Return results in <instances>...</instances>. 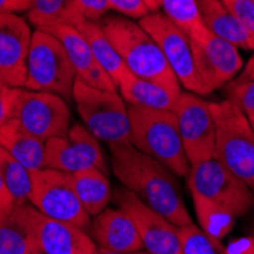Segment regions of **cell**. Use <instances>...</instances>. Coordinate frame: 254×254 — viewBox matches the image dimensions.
<instances>
[{
    "instance_id": "cell-6",
    "label": "cell",
    "mask_w": 254,
    "mask_h": 254,
    "mask_svg": "<svg viewBox=\"0 0 254 254\" xmlns=\"http://www.w3.org/2000/svg\"><path fill=\"white\" fill-rule=\"evenodd\" d=\"M76 79L75 68L63 44L52 34L35 29L29 46L23 88L48 91L68 101L73 98Z\"/></svg>"
},
{
    "instance_id": "cell-11",
    "label": "cell",
    "mask_w": 254,
    "mask_h": 254,
    "mask_svg": "<svg viewBox=\"0 0 254 254\" xmlns=\"http://www.w3.org/2000/svg\"><path fill=\"white\" fill-rule=\"evenodd\" d=\"M174 113L190 166L213 158L216 127L210 102H205L190 91H183L177 101Z\"/></svg>"
},
{
    "instance_id": "cell-37",
    "label": "cell",
    "mask_w": 254,
    "mask_h": 254,
    "mask_svg": "<svg viewBox=\"0 0 254 254\" xmlns=\"http://www.w3.org/2000/svg\"><path fill=\"white\" fill-rule=\"evenodd\" d=\"M12 205H14L12 196H11V193L8 192V189H6V186H5L2 175H0V210L11 209Z\"/></svg>"
},
{
    "instance_id": "cell-7",
    "label": "cell",
    "mask_w": 254,
    "mask_h": 254,
    "mask_svg": "<svg viewBox=\"0 0 254 254\" xmlns=\"http://www.w3.org/2000/svg\"><path fill=\"white\" fill-rule=\"evenodd\" d=\"M188 186L190 193L216 202L235 216H244L254 209V192L216 158L192 165Z\"/></svg>"
},
{
    "instance_id": "cell-15",
    "label": "cell",
    "mask_w": 254,
    "mask_h": 254,
    "mask_svg": "<svg viewBox=\"0 0 254 254\" xmlns=\"http://www.w3.org/2000/svg\"><path fill=\"white\" fill-rule=\"evenodd\" d=\"M29 218L37 247L46 254H96L98 245L87 230L44 216L31 205Z\"/></svg>"
},
{
    "instance_id": "cell-17",
    "label": "cell",
    "mask_w": 254,
    "mask_h": 254,
    "mask_svg": "<svg viewBox=\"0 0 254 254\" xmlns=\"http://www.w3.org/2000/svg\"><path fill=\"white\" fill-rule=\"evenodd\" d=\"M43 31L52 34L61 44L70 60L78 81L101 90L118 91V85L114 84L111 76L104 70L96 61L87 38L76 26L55 25L43 28Z\"/></svg>"
},
{
    "instance_id": "cell-42",
    "label": "cell",
    "mask_w": 254,
    "mask_h": 254,
    "mask_svg": "<svg viewBox=\"0 0 254 254\" xmlns=\"http://www.w3.org/2000/svg\"><path fill=\"white\" fill-rule=\"evenodd\" d=\"M29 254H46V253H43L40 248H35V250H34V251H31Z\"/></svg>"
},
{
    "instance_id": "cell-1",
    "label": "cell",
    "mask_w": 254,
    "mask_h": 254,
    "mask_svg": "<svg viewBox=\"0 0 254 254\" xmlns=\"http://www.w3.org/2000/svg\"><path fill=\"white\" fill-rule=\"evenodd\" d=\"M111 169L124 188L177 227L192 224L175 174L131 143L110 146Z\"/></svg>"
},
{
    "instance_id": "cell-12",
    "label": "cell",
    "mask_w": 254,
    "mask_h": 254,
    "mask_svg": "<svg viewBox=\"0 0 254 254\" xmlns=\"http://www.w3.org/2000/svg\"><path fill=\"white\" fill-rule=\"evenodd\" d=\"M46 168L75 174L96 168L107 172L99 140L84 125L73 124L65 137L46 140Z\"/></svg>"
},
{
    "instance_id": "cell-24",
    "label": "cell",
    "mask_w": 254,
    "mask_h": 254,
    "mask_svg": "<svg viewBox=\"0 0 254 254\" xmlns=\"http://www.w3.org/2000/svg\"><path fill=\"white\" fill-rule=\"evenodd\" d=\"M76 28L87 38L90 48H91V52H93V55H95L96 61L99 63V65L111 76L114 84L119 87L121 81L125 78V75L129 70H128V67L125 65L124 60L121 58V55L118 54L116 48L111 44V41L108 40V37L102 31L101 25L96 21L85 20V21L81 23V25H78Z\"/></svg>"
},
{
    "instance_id": "cell-2",
    "label": "cell",
    "mask_w": 254,
    "mask_h": 254,
    "mask_svg": "<svg viewBox=\"0 0 254 254\" xmlns=\"http://www.w3.org/2000/svg\"><path fill=\"white\" fill-rule=\"evenodd\" d=\"M99 25L129 72L163 85L175 95L183 93L181 84L158 44L138 23L110 15L102 18Z\"/></svg>"
},
{
    "instance_id": "cell-10",
    "label": "cell",
    "mask_w": 254,
    "mask_h": 254,
    "mask_svg": "<svg viewBox=\"0 0 254 254\" xmlns=\"http://www.w3.org/2000/svg\"><path fill=\"white\" fill-rule=\"evenodd\" d=\"M12 119H17L41 140L65 137L72 127L70 110L65 99L48 91H34L23 87L18 88Z\"/></svg>"
},
{
    "instance_id": "cell-34",
    "label": "cell",
    "mask_w": 254,
    "mask_h": 254,
    "mask_svg": "<svg viewBox=\"0 0 254 254\" xmlns=\"http://www.w3.org/2000/svg\"><path fill=\"white\" fill-rule=\"evenodd\" d=\"M78 6L88 21L99 23L107 11H110V2L108 0H76Z\"/></svg>"
},
{
    "instance_id": "cell-18",
    "label": "cell",
    "mask_w": 254,
    "mask_h": 254,
    "mask_svg": "<svg viewBox=\"0 0 254 254\" xmlns=\"http://www.w3.org/2000/svg\"><path fill=\"white\" fill-rule=\"evenodd\" d=\"M90 236L99 248L110 251H138L143 250L142 239L137 233L132 219L122 209H107L95 216L90 225Z\"/></svg>"
},
{
    "instance_id": "cell-8",
    "label": "cell",
    "mask_w": 254,
    "mask_h": 254,
    "mask_svg": "<svg viewBox=\"0 0 254 254\" xmlns=\"http://www.w3.org/2000/svg\"><path fill=\"white\" fill-rule=\"evenodd\" d=\"M140 25L158 44L180 84L190 93L209 95L199 78L189 35L181 31L163 12H149L138 20Z\"/></svg>"
},
{
    "instance_id": "cell-3",
    "label": "cell",
    "mask_w": 254,
    "mask_h": 254,
    "mask_svg": "<svg viewBox=\"0 0 254 254\" xmlns=\"http://www.w3.org/2000/svg\"><path fill=\"white\" fill-rule=\"evenodd\" d=\"M131 145L163 163L178 177H188L190 163L183 146L174 111L128 105Z\"/></svg>"
},
{
    "instance_id": "cell-21",
    "label": "cell",
    "mask_w": 254,
    "mask_h": 254,
    "mask_svg": "<svg viewBox=\"0 0 254 254\" xmlns=\"http://www.w3.org/2000/svg\"><path fill=\"white\" fill-rule=\"evenodd\" d=\"M204 26L216 37L235 44L236 48L254 51L250 34L221 0H196Z\"/></svg>"
},
{
    "instance_id": "cell-30",
    "label": "cell",
    "mask_w": 254,
    "mask_h": 254,
    "mask_svg": "<svg viewBox=\"0 0 254 254\" xmlns=\"http://www.w3.org/2000/svg\"><path fill=\"white\" fill-rule=\"evenodd\" d=\"M228 99H232L239 105V108L247 114V118H254V79L251 81H233L230 82L228 88Z\"/></svg>"
},
{
    "instance_id": "cell-19",
    "label": "cell",
    "mask_w": 254,
    "mask_h": 254,
    "mask_svg": "<svg viewBox=\"0 0 254 254\" xmlns=\"http://www.w3.org/2000/svg\"><path fill=\"white\" fill-rule=\"evenodd\" d=\"M31 204L0 210V254H29L37 247L29 218Z\"/></svg>"
},
{
    "instance_id": "cell-33",
    "label": "cell",
    "mask_w": 254,
    "mask_h": 254,
    "mask_svg": "<svg viewBox=\"0 0 254 254\" xmlns=\"http://www.w3.org/2000/svg\"><path fill=\"white\" fill-rule=\"evenodd\" d=\"M20 87L0 84V127L14 118V107Z\"/></svg>"
},
{
    "instance_id": "cell-38",
    "label": "cell",
    "mask_w": 254,
    "mask_h": 254,
    "mask_svg": "<svg viewBox=\"0 0 254 254\" xmlns=\"http://www.w3.org/2000/svg\"><path fill=\"white\" fill-rule=\"evenodd\" d=\"M239 79H242V81H251V79H254V55L245 64V67H244V70H242Z\"/></svg>"
},
{
    "instance_id": "cell-39",
    "label": "cell",
    "mask_w": 254,
    "mask_h": 254,
    "mask_svg": "<svg viewBox=\"0 0 254 254\" xmlns=\"http://www.w3.org/2000/svg\"><path fill=\"white\" fill-rule=\"evenodd\" d=\"M96 254H151L149 251L146 250H138V251H110V250H105V248H99L98 247V253Z\"/></svg>"
},
{
    "instance_id": "cell-41",
    "label": "cell",
    "mask_w": 254,
    "mask_h": 254,
    "mask_svg": "<svg viewBox=\"0 0 254 254\" xmlns=\"http://www.w3.org/2000/svg\"><path fill=\"white\" fill-rule=\"evenodd\" d=\"M0 84H9L11 85V82H9V79H8V76L5 75V72L0 68Z\"/></svg>"
},
{
    "instance_id": "cell-16",
    "label": "cell",
    "mask_w": 254,
    "mask_h": 254,
    "mask_svg": "<svg viewBox=\"0 0 254 254\" xmlns=\"http://www.w3.org/2000/svg\"><path fill=\"white\" fill-rule=\"evenodd\" d=\"M32 34L25 18L12 12H0V68L14 87H25Z\"/></svg>"
},
{
    "instance_id": "cell-28",
    "label": "cell",
    "mask_w": 254,
    "mask_h": 254,
    "mask_svg": "<svg viewBox=\"0 0 254 254\" xmlns=\"http://www.w3.org/2000/svg\"><path fill=\"white\" fill-rule=\"evenodd\" d=\"M163 14L184 31L189 38L199 35L205 26L201 20L196 0H155Z\"/></svg>"
},
{
    "instance_id": "cell-43",
    "label": "cell",
    "mask_w": 254,
    "mask_h": 254,
    "mask_svg": "<svg viewBox=\"0 0 254 254\" xmlns=\"http://www.w3.org/2000/svg\"><path fill=\"white\" fill-rule=\"evenodd\" d=\"M250 121V124H251V127H253V129H254V118H251V119H248Z\"/></svg>"
},
{
    "instance_id": "cell-14",
    "label": "cell",
    "mask_w": 254,
    "mask_h": 254,
    "mask_svg": "<svg viewBox=\"0 0 254 254\" xmlns=\"http://www.w3.org/2000/svg\"><path fill=\"white\" fill-rule=\"evenodd\" d=\"M189 40L199 78L209 93L224 87L242 70L239 48L216 37L207 28Z\"/></svg>"
},
{
    "instance_id": "cell-35",
    "label": "cell",
    "mask_w": 254,
    "mask_h": 254,
    "mask_svg": "<svg viewBox=\"0 0 254 254\" xmlns=\"http://www.w3.org/2000/svg\"><path fill=\"white\" fill-rule=\"evenodd\" d=\"M222 254H254V236L230 241V244L224 247Z\"/></svg>"
},
{
    "instance_id": "cell-9",
    "label": "cell",
    "mask_w": 254,
    "mask_h": 254,
    "mask_svg": "<svg viewBox=\"0 0 254 254\" xmlns=\"http://www.w3.org/2000/svg\"><path fill=\"white\" fill-rule=\"evenodd\" d=\"M29 204L48 218L72 224L84 230L91 225L90 215L76 196L65 172L49 168L32 171Z\"/></svg>"
},
{
    "instance_id": "cell-36",
    "label": "cell",
    "mask_w": 254,
    "mask_h": 254,
    "mask_svg": "<svg viewBox=\"0 0 254 254\" xmlns=\"http://www.w3.org/2000/svg\"><path fill=\"white\" fill-rule=\"evenodd\" d=\"M32 6V0H0V12H25Z\"/></svg>"
},
{
    "instance_id": "cell-25",
    "label": "cell",
    "mask_w": 254,
    "mask_h": 254,
    "mask_svg": "<svg viewBox=\"0 0 254 254\" xmlns=\"http://www.w3.org/2000/svg\"><path fill=\"white\" fill-rule=\"evenodd\" d=\"M28 18L37 29L55 25L78 26L85 21L76 0H32Z\"/></svg>"
},
{
    "instance_id": "cell-20",
    "label": "cell",
    "mask_w": 254,
    "mask_h": 254,
    "mask_svg": "<svg viewBox=\"0 0 254 254\" xmlns=\"http://www.w3.org/2000/svg\"><path fill=\"white\" fill-rule=\"evenodd\" d=\"M0 148L29 171L46 168V140L29 132L17 119H11L0 127Z\"/></svg>"
},
{
    "instance_id": "cell-31",
    "label": "cell",
    "mask_w": 254,
    "mask_h": 254,
    "mask_svg": "<svg viewBox=\"0 0 254 254\" xmlns=\"http://www.w3.org/2000/svg\"><path fill=\"white\" fill-rule=\"evenodd\" d=\"M221 2L247 29L254 46V0H221Z\"/></svg>"
},
{
    "instance_id": "cell-22",
    "label": "cell",
    "mask_w": 254,
    "mask_h": 254,
    "mask_svg": "<svg viewBox=\"0 0 254 254\" xmlns=\"http://www.w3.org/2000/svg\"><path fill=\"white\" fill-rule=\"evenodd\" d=\"M118 90L128 105L151 108V110H166L174 111L180 95H175L163 85L154 81L145 79L128 72L121 81Z\"/></svg>"
},
{
    "instance_id": "cell-32",
    "label": "cell",
    "mask_w": 254,
    "mask_h": 254,
    "mask_svg": "<svg viewBox=\"0 0 254 254\" xmlns=\"http://www.w3.org/2000/svg\"><path fill=\"white\" fill-rule=\"evenodd\" d=\"M110 9L128 18H143L151 12L146 0H108Z\"/></svg>"
},
{
    "instance_id": "cell-5",
    "label": "cell",
    "mask_w": 254,
    "mask_h": 254,
    "mask_svg": "<svg viewBox=\"0 0 254 254\" xmlns=\"http://www.w3.org/2000/svg\"><path fill=\"white\" fill-rule=\"evenodd\" d=\"M73 102L84 127L108 146L131 143L128 105L118 91L90 87L76 79Z\"/></svg>"
},
{
    "instance_id": "cell-27",
    "label": "cell",
    "mask_w": 254,
    "mask_h": 254,
    "mask_svg": "<svg viewBox=\"0 0 254 254\" xmlns=\"http://www.w3.org/2000/svg\"><path fill=\"white\" fill-rule=\"evenodd\" d=\"M0 175L14 204H28L32 190V171L23 166L3 148H0Z\"/></svg>"
},
{
    "instance_id": "cell-23",
    "label": "cell",
    "mask_w": 254,
    "mask_h": 254,
    "mask_svg": "<svg viewBox=\"0 0 254 254\" xmlns=\"http://www.w3.org/2000/svg\"><path fill=\"white\" fill-rule=\"evenodd\" d=\"M76 196L90 216H98L102 213L113 198V190L107 172L91 168L75 174H67Z\"/></svg>"
},
{
    "instance_id": "cell-29",
    "label": "cell",
    "mask_w": 254,
    "mask_h": 254,
    "mask_svg": "<svg viewBox=\"0 0 254 254\" xmlns=\"http://www.w3.org/2000/svg\"><path fill=\"white\" fill-rule=\"evenodd\" d=\"M178 236L183 254H222L221 242L210 239L193 222L178 227Z\"/></svg>"
},
{
    "instance_id": "cell-4",
    "label": "cell",
    "mask_w": 254,
    "mask_h": 254,
    "mask_svg": "<svg viewBox=\"0 0 254 254\" xmlns=\"http://www.w3.org/2000/svg\"><path fill=\"white\" fill-rule=\"evenodd\" d=\"M216 127L213 158L239 177L254 192V129L232 99L210 102Z\"/></svg>"
},
{
    "instance_id": "cell-40",
    "label": "cell",
    "mask_w": 254,
    "mask_h": 254,
    "mask_svg": "<svg viewBox=\"0 0 254 254\" xmlns=\"http://www.w3.org/2000/svg\"><path fill=\"white\" fill-rule=\"evenodd\" d=\"M146 3H148L151 12H157V11H158V5H157L155 0H146Z\"/></svg>"
},
{
    "instance_id": "cell-26",
    "label": "cell",
    "mask_w": 254,
    "mask_h": 254,
    "mask_svg": "<svg viewBox=\"0 0 254 254\" xmlns=\"http://www.w3.org/2000/svg\"><path fill=\"white\" fill-rule=\"evenodd\" d=\"M192 199L199 228L210 239L221 242L233 230L236 216L216 202L198 193H192Z\"/></svg>"
},
{
    "instance_id": "cell-13",
    "label": "cell",
    "mask_w": 254,
    "mask_h": 254,
    "mask_svg": "<svg viewBox=\"0 0 254 254\" xmlns=\"http://www.w3.org/2000/svg\"><path fill=\"white\" fill-rule=\"evenodd\" d=\"M118 207L132 219L142 239L143 250L151 254H183L178 227L160 215L127 188L114 195Z\"/></svg>"
}]
</instances>
